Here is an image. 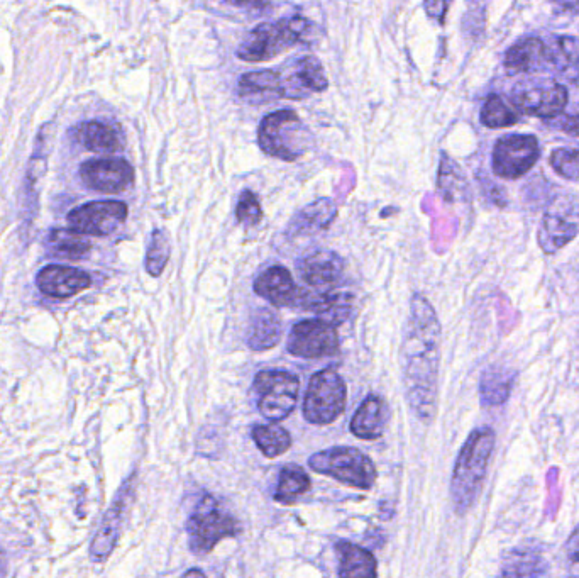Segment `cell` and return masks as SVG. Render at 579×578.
I'll return each instance as SVG.
<instances>
[{"label":"cell","mask_w":579,"mask_h":578,"mask_svg":"<svg viewBox=\"0 0 579 578\" xmlns=\"http://www.w3.org/2000/svg\"><path fill=\"white\" fill-rule=\"evenodd\" d=\"M441 365V323L431 302L422 294L410 299L403 329L400 367L410 411L420 423L431 424L437 414Z\"/></svg>","instance_id":"obj_1"},{"label":"cell","mask_w":579,"mask_h":578,"mask_svg":"<svg viewBox=\"0 0 579 578\" xmlns=\"http://www.w3.org/2000/svg\"><path fill=\"white\" fill-rule=\"evenodd\" d=\"M497 434L491 428H478L469 434L459 451L451 478V501L454 511L464 516L480 497L491 456L495 450Z\"/></svg>","instance_id":"obj_2"},{"label":"cell","mask_w":579,"mask_h":578,"mask_svg":"<svg viewBox=\"0 0 579 578\" xmlns=\"http://www.w3.org/2000/svg\"><path fill=\"white\" fill-rule=\"evenodd\" d=\"M317 26L302 16L283 17L276 23H263L246 34L238 48V58L248 63L270 62L295 46L304 45Z\"/></svg>","instance_id":"obj_3"},{"label":"cell","mask_w":579,"mask_h":578,"mask_svg":"<svg viewBox=\"0 0 579 578\" xmlns=\"http://www.w3.org/2000/svg\"><path fill=\"white\" fill-rule=\"evenodd\" d=\"M258 143L263 153L283 162H297L314 143L309 128L298 117L297 112H271L261 121Z\"/></svg>","instance_id":"obj_4"},{"label":"cell","mask_w":579,"mask_h":578,"mask_svg":"<svg viewBox=\"0 0 579 578\" xmlns=\"http://www.w3.org/2000/svg\"><path fill=\"white\" fill-rule=\"evenodd\" d=\"M238 533V519L214 495H205L188 517V546L195 555H209L219 541L234 538Z\"/></svg>","instance_id":"obj_5"},{"label":"cell","mask_w":579,"mask_h":578,"mask_svg":"<svg viewBox=\"0 0 579 578\" xmlns=\"http://www.w3.org/2000/svg\"><path fill=\"white\" fill-rule=\"evenodd\" d=\"M309 467L354 489L370 490L376 482L375 463L363 451L334 446L310 456Z\"/></svg>","instance_id":"obj_6"},{"label":"cell","mask_w":579,"mask_h":578,"mask_svg":"<svg viewBox=\"0 0 579 578\" xmlns=\"http://www.w3.org/2000/svg\"><path fill=\"white\" fill-rule=\"evenodd\" d=\"M346 382L334 368H326L310 378L305 392L304 417L315 426H327L337 421L346 409Z\"/></svg>","instance_id":"obj_7"},{"label":"cell","mask_w":579,"mask_h":578,"mask_svg":"<svg viewBox=\"0 0 579 578\" xmlns=\"http://www.w3.org/2000/svg\"><path fill=\"white\" fill-rule=\"evenodd\" d=\"M253 389L261 416L283 421L297 407L300 380L285 370H265L254 378Z\"/></svg>","instance_id":"obj_8"},{"label":"cell","mask_w":579,"mask_h":578,"mask_svg":"<svg viewBox=\"0 0 579 578\" xmlns=\"http://www.w3.org/2000/svg\"><path fill=\"white\" fill-rule=\"evenodd\" d=\"M579 234V197L559 194L547 207L539 229V246L554 255Z\"/></svg>","instance_id":"obj_9"},{"label":"cell","mask_w":579,"mask_h":578,"mask_svg":"<svg viewBox=\"0 0 579 578\" xmlns=\"http://www.w3.org/2000/svg\"><path fill=\"white\" fill-rule=\"evenodd\" d=\"M280 99H307L329 87L324 65L315 56H298L275 68Z\"/></svg>","instance_id":"obj_10"},{"label":"cell","mask_w":579,"mask_h":578,"mask_svg":"<svg viewBox=\"0 0 579 578\" xmlns=\"http://www.w3.org/2000/svg\"><path fill=\"white\" fill-rule=\"evenodd\" d=\"M287 350L290 355L305 360L336 355L339 351L336 326L319 317L300 321L290 331Z\"/></svg>","instance_id":"obj_11"},{"label":"cell","mask_w":579,"mask_h":578,"mask_svg":"<svg viewBox=\"0 0 579 578\" xmlns=\"http://www.w3.org/2000/svg\"><path fill=\"white\" fill-rule=\"evenodd\" d=\"M510 101L524 114L551 119L559 116L568 104V90L564 85L551 80L529 82L513 90Z\"/></svg>","instance_id":"obj_12"},{"label":"cell","mask_w":579,"mask_h":578,"mask_svg":"<svg viewBox=\"0 0 579 578\" xmlns=\"http://www.w3.org/2000/svg\"><path fill=\"white\" fill-rule=\"evenodd\" d=\"M539 143L534 136L513 134L500 139L493 150V172L498 177L520 178L539 160Z\"/></svg>","instance_id":"obj_13"},{"label":"cell","mask_w":579,"mask_h":578,"mask_svg":"<svg viewBox=\"0 0 579 578\" xmlns=\"http://www.w3.org/2000/svg\"><path fill=\"white\" fill-rule=\"evenodd\" d=\"M127 219V206L119 201L89 202L68 214L70 228L89 236H109Z\"/></svg>","instance_id":"obj_14"},{"label":"cell","mask_w":579,"mask_h":578,"mask_svg":"<svg viewBox=\"0 0 579 578\" xmlns=\"http://www.w3.org/2000/svg\"><path fill=\"white\" fill-rule=\"evenodd\" d=\"M83 184L104 194H119L134 184V168L122 158H99L80 167Z\"/></svg>","instance_id":"obj_15"},{"label":"cell","mask_w":579,"mask_h":578,"mask_svg":"<svg viewBox=\"0 0 579 578\" xmlns=\"http://www.w3.org/2000/svg\"><path fill=\"white\" fill-rule=\"evenodd\" d=\"M297 272L309 290L326 292L341 285L344 278V260L332 251H315L298 260Z\"/></svg>","instance_id":"obj_16"},{"label":"cell","mask_w":579,"mask_h":578,"mask_svg":"<svg viewBox=\"0 0 579 578\" xmlns=\"http://www.w3.org/2000/svg\"><path fill=\"white\" fill-rule=\"evenodd\" d=\"M254 292L275 307H302L305 289H300L285 267H270L254 280Z\"/></svg>","instance_id":"obj_17"},{"label":"cell","mask_w":579,"mask_h":578,"mask_svg":"<svg viewBox=\"0 0 579 578\" xmlns=\"http://www.w3.org/2000/svg\"><path fill=\"white\" fill-rule=\"evenodd\" d=\"M302 307L314 312L319 319L339 326L346 323L354 309V297L344 290L332 289L326 292H312L305 289Z\"/></svg>","instance_id":"obj_18"},{"label":"cell","mask_w":579,"mask_h":578,"mask_svg":"<svg viewBox=\"0 0 579 578\" xmlns=\"http://www.w3.org/2000/svg\"><path fill=\"white\" fill-rule=\"evenodd\" d=\"M126 487L122 489L121 494L117 495L116 502L112 504L109 512L105 514L99 533L95 534V540L90 546V558L95 563H102L111 556L112 551L116 548L119 534H121L122 519L126 514L127 501H129V490L131 482H126Z\"/></svg>","instance_id":"obj_19"},{"label":"cell","mask_w":579,"mask_h":578,"mask_svg":"<svg viewBox=\"0 0 579 578\" xmlns=\"http://www.w3.org/2000/svg\"><path fill=\"white\" fill-rule=\"evenodd\" d=\"M90 285H92V278L89 273L78 268L50 265L38 273L39 290L56 299L73 297L89 289Z\"/></svg>","instance_id":"obj_20"},{"label":"cell","mask_w":579,"mask_h":578,"mask_svg":"<svg viewBox=\"0 0 579 578\" xmlns=\"http://www.w3.org/2000/svg\"><path fill=\"white\" fill-rule=\"evenodd\" d=\"M390 409L380 395L371 394L361 402L351 419V433L359 440H378L385 434Z\"/></svg>","instance_id":"obj_21"},{"label":"cell","mask_w":579,"mask_h":578,"mask_svg":"<svg viewBox=\"0 0 579 578\" xmlns=\"http://www.w3.org/2000/svg\"><path fill=\"white\" fill-rule=\"evenodd\" d=\"M283 328L280 317L273 309H260L251 317L249 324L248 343L249 348L254 351L271 350L282 340Z\"/></svg>","instance_id":"obj_22"},{"label":"cell","mask_w":579,"mask_h":578,"mask_svg":"<svg viewBox=\"0 0 579 578\" xmlns=\"http://www.w3.org/2000/svg\"><path fill=\"white\" fill-rule=\"evenodd\" d=\"M503 577H546L549 565L546 558L537 548L522 546L513 548L503 556Z\"/></svg>","instance_id":"obj_23"},{"label":"cell","mask_w":579,"mask_h":578,"mask_svg":"<svg viewBox=\"0 0 579 578\" xmlns=\"http://www.w3.org/2000/svg\"><path fill=\"white\" fill-rule=\"evenodd\" d=\"M75 134L78 143L94 153H116L124 146L119 128L100 121L83 123L82 126H78Z\"/></svg>","instance_id":"obj_24"},{"label":"cell","mask_w":579,"mask_h":578,"mask_svg":"<svg viewBox=\"0 0 579 578\" xmlns=\"http://www.w3.org/2000/svg\"><path fill=\"white\" fill-rule=\"evenodd\" d=\"M337 558H339V572L342 578L376 577L378 565L375 556L361 546L353 545L348 541H341L336 545Z\"/></svg>","instance_id":"obj_25"},{"label":"cell","mask_w":579,"mask_h":578,"mask_svg":"<svg viewBox=\"0 0 579 578\" xmlns=\"http://www.w3.org/2000/svg\"><path fill=\"white\" fill-rule=\"evenodd\" d=\"M515 384V372L502 365L486 368L480 380V399L483 406H502L508 401Z\"/></svg>","instance_id":"obj_26"},{"label":"cell","mask_w":579,"mask_h":578,"mask_svg":"<svg viewBox=\"0 0 579 578\" xmlns=\"http://www.w3.org/2000/svg\"><path fill=\"white\" fill-rule=\"evenodd\" d=\"M336 216V204L331 199H320V201L312 202L310 206L304 207L297 216L293 217L290 233L293 236L319 233L322 229L329 228Z\"/></svg>","instance_id":"obj_27"},{"label":"cell","mask_w":579,"mask_h":578,"mask_svg":"<svg viewBox=\"0 0 579 578\" xmlns=\"http://www.w3.org/2000/svg\"><path fill=\"white\" fill-rule=\"evenodd\" d=\"M546 45L541 39L529 38L512 46L505 56V68L510 75L530 73L539 70L546 63Z\"/></svg>","instance_id":"obj_28"},{"label":"cell","mask_w":579,"mask_h":578,"mask_svg":"<svg viewBox=\"0 0 579 578\" xmlns=\"http://www.w3.org/2000/svg\"><path fill=\"white\" fill-rule=\"evenodd\" d=\"M239 95L243 97L244 101L251 102V104L278 101L280 90H278L275 68L243 75L239 80Z\"/></svg>","instance_id":"obj_29"},{"label":"cell","mask_w":579,"mask_h":578,"mask_svg":"<svg viewBox=\"0 0 579 578\" xmlns=\"http://www.w3.org/2000/svg\"><path fill=\"white\" fill-rule=\"evenodd\" d=\"M48 246L50 250L60 258H67V260H80L89 255L92 250V243L89 239L83 238L82 233H78L75 229H53L48 234Z\"/></svg>","instance_id":"obj_30"},{"label":"cell","mask_w":579,"mask_h":578,"mask_svg":"<svg viewBox=\"0 0 579 578\" xmlns=\"http://www.w3.org/2000/svg\"><path fill=\"white\" fill-rule=\"evenodd\" d=\"M312 487L309 473L297 465H285L278 478V489L275 492V501L282 504H292L298 497L307 494Z\"/></svg>","instance_id":"obj_31"},{"label":"cell","mask_w":579,"mask_h":578,"mask_svg":"<svg viewBox=\"0 0 579 578\" xmlns=\"http://www.w3.org/2000/svg\"><path fill=\"white\" fill-rule=\"evenodd\" d=\"M253 440L266 458H276L287 453L292 446V436L278 424H258L253 428Z\"/></svg>","instance_id":"obj_32"},{"label":"cell","mask_w":579,"mask_h":578,"mask_svg":"<svg viewBox=\"0 0 579 578\" xmlns=\"http://www.w3.org/2000/svg\"><path fill=\"white\" fill-rule=\"evenodd\" d=\"M546 60L559 72H579V43L574 38H559L547 48Z\"/></svg>","instance_id":"obj_33"},{"label":"cell","mask_w":579,"mask_h":578,"mask_svg":"<svg viewBox=\"0 0 579 578\" xmlns=\"http://www.w3.org/2000/svg\"><path fill=\"white\" fill-rule=\"evenodd\" d=\"M170 255V236L163 229H156L151 234L148 255H146V270L151 277H160L165 270L166 263L170 260Z\"/></svg>","instance_id":"obj_34"},{"label":"cell","mask_w":579,"mask_h":578,"mask_svg":"<svg viewBox=\"0 0 579 578\" xmlns=\"http://www.w3.org/2000/svg\"><path fill=\"white\" fill-rule=\"evenodd\" d=\"M520 114L513 111L498 95H490L481 111V123L491 129L508 128L519 123Z\"/></svg>","instance_id":"obj_35"},{"label":"cell","mask_w":579,"mask_h":578,"mask_svg":"<svg viewBox=\"0 0 579 578\" xmlns=\"http://www.w3.org/2000/svg\"><path fill=\"white\" fill-rule=\"evenodd\" d=\"M453 165L454 163H447V160L442 163L439 189H441V194L444 195L446 201H464L466 199V184L459 173H453Z\"/></svg>","instance_id":"obj_36"},{"label":"cell","mask_w":579,"mask_h":578,"mask_svg":"<svg viewBox=\"0 0 579 578\" xmlns=\"http://www.w3.org/2000/svg\"><path fill=\"white\" fill-rule=\"evenodd\" d=\"M551 165L561 177L579 180V150L559 148L551 155Z\"/></svg>","instance_id":"obj_37"},{"label":"cell","mask_w":579,"mask_h":578,"mask_svg":"<svg viewBox=\"0 0 579 578\" xmlns=\"http://www.w3.org/2000/svg\"><path fill=\"white\" fill-rule=\"evenodd\" d=\"M236 219L238 223L246 224V226H256L263 219L260 201L251 190H244L243 194L239 195Z\"/></svg>","instance_id":"obj_38"},{"label":"cell","mask_w":579,"mask_h":578,"mask_svg":"<svg viewBox=\"0 0 579 578\" xmlns=\"http://www.w3.org/2000/svg\"><path fill=\"white\" fill-rule=\"evenodd\" d=\"M563 568L569 577H579V526L574 529L564 545Z\"/></svg>","instance_id":"obj_39"},{"label":"cell","mask_w":579,"mask_h":578,"mask_svg":"<svg viewBox=\"0 0 579 578\" xmlns=\"http://www.w3.org/2000/svg\"><path fill=\"white\" fill-rule=\"evenodd\" d=\"M453 0H425L424 9L425 14L431 17L432 21L437 24L446 23L447 11L451 7Z\"/></svg>","instance_id":"obj_40"},{"label":"cell","mask_w":579,"mask_h":578,"mask_svg":"<svg viewBox=\"0 0 579 578\" xmlns=\"http://www.w3.org/2000/svg\"><path fill=\"white\" fill-rule=\"evenodd\" d=\"M556 128L561 129L569 136L579 138V116H563L561 119H557Z\"/></svg>","instance_id":"obj_41"},{"label":"cell","mask_w":579,"mask_h":578,"mask_svg":"<svg viewBox=\"0 0 579 578\" xmlns=\"http://www.w3.org/2000/svg\"><path fill=\"white\" fill-rule=\"evenodd\" d=\"M227 2L243 9H265L270 6V0H227Z\"/></svg>","instance_id":"obj_42"},{"label":"cell","mask_w":579,"mask_h":578,"mask_svg":"<svg viewBox=\"0 0 579 578\" xmlns=\"http://www.w3.org/2000/svg\"><path fill=\"white\" fill-rule=\"evenodd\" d=\"M192 575H199V577H204V573L200 570H190V572L185 573V577H192Z\"/></svg>","instance_id":"obj_43"},{"label":"cell","mask_w":579,"mask_h":578,"mask_svg":"<svg viewBox=\"0 0 579 578\" xmlns=\"http://www.w3.org/2000/svg\"><path fill=\"white\" fill-rule=\"evenodd\" d=\"M578 4H579V0H578Z\"/></svg>","instance_id":"obj_44"}]
</instances>
